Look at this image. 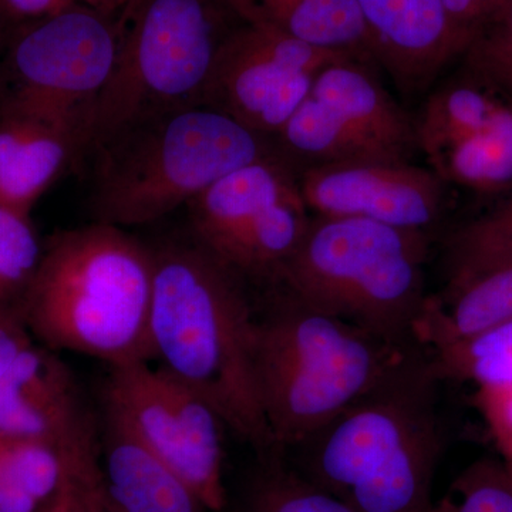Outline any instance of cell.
<instances>
[{
	"label": "cell",
	"instance_id": "cell-1",
	"mask_svg": "<svg viewBox=\"0 0 512 512\" xmlns=\"http://www.w3.org/2000/svg\"><path fill=\"white\" fill-rule=\"evenodd\" d=\"M151 251L153 359L210 402L259 456H278L256 386V315L245 279L194 238Z\"/></svg>",
	"mask_w": 512,
	"mask_h": 512
},
{
	"label": "cell",
	"instance_id": "cell-2",
	"mask_svg": "<svg viewBox=\"0 0 512 512\" xmlns=\"http://www.w3.org/2000/svg\"><path fill=\"white\" fill-rule=\"evenodd\" d=\"M151 299V248L126 229L92 222L47 241L18 303L46 348L116 366L153 360Z\"/></svg>",
	"mask_w": 512,
	"mask_h": 512
},
{
	"label": "cell",
	"instance_id": "cell-3",
	"mask_svg": "<svg viewBox=\"0 0 512 512\" xmlns=\"http://www.w3.org/2000/svg\"><path fill=\"white\" fill-rule=\"evenodd\" d=\"M278 154L269 137L207 106L148 117L87 154L93 158L90 215L123 229L151 224L224 175Z\"/></svg>",
	"mask_w": 512,
	"mask_h": 512
},
{
	"label": "cell",
	"instance_id": "cell-4",
	"mask_svg": "<svg viewBox=\"0 0 512 512\" xmlns=\"http://www.w3.org/2000/svg\"><path fill=\"white\" fill-rule=\"evenodd\" d=\"M255 318L254 369L276 453L293 448L375 389L407 353L282 291Z\"/></svg>",
	"mask_w": 512,
	"mask_h": 512
},
{
	"label": "cell",
	"instance_id": "cell-5",
	"mask_svg": "<svg viewBox=\"0 0 512 512\" xmlns=\"http://www.w3.org/2000/svg\"><path fill=\"white\" fill-rule=\"evenodd\" d=\"M430 235L362 220L315 217L274 282L312 308L399 345L426 302Z\"/></svg>",
	"mask_w": 512,
	"mask_h": 512
},
{
	"label": "cell",
	"instance_id": "cell-6",
	"mask_svg": "<svg viewBox=\"0 0 512 512\" xmlns=\"http://www.w3.org/2000/svg\"><path fill=\"white\" fill-rule=\"evenodd\" d=\"M237 20L227 0H133L116 66L87 121L82 158L137 121L204 106L212 64Z\"/></svg>",
	"mask_w": 512,
	"mask_h": 512
},
{
	"label": "cell",
	"instance_id": "cell-7",
	"mask_svg": "<svg viewBox=\"0 0 512 512\" xmlns=\"http://www.w3.org/2000/svg\"><path fill=\"white\" fill-rule=\"evenodd\" d=\"M124 13L76 8L13 29L0 63V104L67 121L84 143L94 103L116 66Z\"/></svg>",
	"mask_w": 512,
	"mask_h": 512
},
{
	"label": "cell",
	"instance_id": "cell-8",
	"mask_svg": "<svg viewBox=\"0 0 512 512\" xmlns=\"http://www.w3.org/2000/svg\"><path fill=\"white\" fill-rule=\"evenodd\" d=\"M292 170L278 154L215 181L187 204L192 238L242 278L274 281L312 220Z\"/></svg>",
	"mask_w": 512,
	"mask_h": 512
},
{
	"label": "cell",
	"instance_id": "cell-9",
	"mask_svg": "<svg viewBox=\"0 0 512 512\" xmlns=\"http://www.w3.org/2000/svg\"><path fill=\"white\" fill-rule=\"evenodd\" d=\"M437 376L426 349L414 348L382 382L293 448L302 476L345 498L413 434L439 420Z\"/></svg>",
	"mask_w": 512,
	"mask_h": 512
},
{
	"label": "cell",
	"instance_id": "cell-10",
	"mask_svg": "<svg viewBox=\"0 0 512 512\" xmlns=\"http://www.w3.org/2000/svg\"><path fill=\"white\" fill-rule=\"evenodd\" d=\"M275 137L282 156L303 168L349 161H410L419 148L416 123L367 64L353 59L328 64Z\"/></svg>",
	"mask_w": 512,
	"mask_h": 512
},
{
	"label": "cell",
	"instance_id": "cell-11",
	"mask_svg": "<svg viewBox=\"0 0 512 512\" xmlns=\"http://www.w3.org/2000/svg\"><path fill=\"white\" fill-rule=\"evenodd\" d=\"M350 57L325 52L271 26L241 19L222 40L204 106L271 137L288 123L328 64Z\"/></svg>",
	"mask_w": 512,
	"mask_h": 512
},
{
	"label": "cell",
	"instance_id": "cell-12",
	"mask_svg": "<svg viewBox=\"0 0 512 512\" xmlns=\"http://www.w3.org/2000/svg\"><path fill=\"white\" fill-rule=\"evenodd\" d=\"M298 183L315 217L362 218L429 234L443 215V181L410 161L316 165L302 168Z\"/></svg>",
	"mask_w": 512,
	"mask_h": 512
},
{
	"label": "cell",
	"instance_id": "cell-13",
	"mask_svg": "<svg viewBox=\"0 0 512 512\" xmlns=\"http://www.w3.org/2000/svg\"><path fill=\"white\" fill-rule=\"evenodd\" d=\"M0 437L63 450L100 440L76 376L55 350L32 343L0 380Z\"/></svg>",
	"mask_w": 512,
	"mask_h": 512
},
{
	"label": "cell",
	"instance_id": "cell-14",
	"mask_svg": "<svg viewBox=\"0 0 512 512\" xmlns=\"http://www.w3.org/2000/svg\"><path fill=\"white\" fill-rule=\"evenodd\" d=\"M82 153V133L73 124L0 104V205L30 217L39 198Z\"/></svg>",
	"mask_w": 512,
	"mask_h": 512
},
{
	"label": "cell",
	"instance_id": "cell-15",
	"mask_svg": "<svg viewBox=\"0 0 512 512\" xmlns=\"http://www.w3.org/2000/svg\"><path fill=\"white\" fill-rule=\"evenodd\" d=\"M377 63L403 89H423L461 47L441 0H357Z\"/></svg>",
	"mask_w": 512,
	"mask_h": 512
},
{
	"label": "cell",
	"instance_id": "cell-16",
	"mask_svg": "<svg viewBox=\"0 0 512 512\" xmlns=\"http://www.w3.org/2000/svg\"><path fill=\"white\" fill-rule=\"evenodd\" d=\"M101 483L113 512H205L208 508L170 464L104 413Z\"/></svg>",
	"mask_w": 512,
	"mask_h": 512
},
{
	"label": "cell",
	"instance_id": "cell-17",
	"mask_svg": "<svg viewBox=\"0 0 512 512\" xmlns=\"http://www.w3.org/2000/svg\"><path fill=\"white\" fill-rule=\"evenodd\" d=\"M148 360L110 366L103 389L104 413L119 420L141 443L184 478L183 433L167 375Z\"/></svg>",
	"mask_w": 512,
	"mask_h": 512
},
{
	"label": "cell",
	"instance_id": "cell-18",
	"mask_svg": "<svg viewBox=\"0 0 512 512\" xmlns=\"http://www.w3.org/2000/svg\"><path fill=\"white\" fill-rule=\"evenodd\" d=\"M235 15L255 20L292 39L363 64L376 62L357 0H227Z\"/></svg>",
	"mask_w": 512,
	"mask_h": 512
},
{
	"label": "cell",
	"instance_id": "cell-19",
	"mask_svg": "<svg viewBox=\"0 0 512 512\" xmlns=\"http://www.w3.org/2000/svg\"><path fill=\"white\" fill-rule=\"evenodd\" d=\"M508 320H512V264L446 288L441 295L427 296L414 325V342L430 352Z\"/></svg>",
	"mask_w": 512,
	"mask_h": 512
},
{
	"label": "cell",
	"instance_id": "cell-20",
	"mask_svg": "<svg viewBox=\"0 0 512 512\" xmlns=\"http://www.w3.org/2000/svg\"><path fill=\"white\" fill-rule=\"evenodd\" d=\"M443 450L440 420L413 434L343 500L357 512H430L434 473Z\"/></svg>",
	"mask_w": 512,
	"mask_h": 512
},
{
	"label": "cell",
	"instance_id": "cell-21",
	"mask_svg": "<svg viewBox=\"0 0 512 512\" xmlns=\"http://www.w3.org/2000/svg\"><path fill=\"white\" fill-rule=\"evenodd\" d=\"M163 370L170 384L183 433L184 480L191 485L208 511H221L225 505L222 430L227 426L217 410L200 393Z\"/></svg>",
	"mask_w": 512,
	"mask_h": 512
},
{
	"label": "cell",
	"instance_id": "cell-22",
	"mask_svg": "<svg viewBox=\"0 0 512 512\" xmlns=\"http://www.w3.org/2000/svg\"><path fill=\"white\" fill-rule=\"evenodd\" d=\"M69 454L42 440L0 437V512H40L62 487Z\"/></svg>",
	"mask_w": 512,
	"mask_h": 512
},
{
	"label": "cell",
	"instance_id": "cell-23",
	"mask_svg": "<svg viewBox=\"0 0 512 512\" xmlns=\"http://www.w3.org/2000/svg\"><path fill=\"white\" fill-rule=\"evenodd\" d=\"M423 153L444 184L485 195L512 192V137L507 134H468L426 148Z\"/></svg>",
	"mask_w": 512,
	"mask_h": 512
},
{
	"label": "cell",
	"instance_id": "cell-24",
	"mask_svg": "<svg viewBox=\"0 0 512 512\" xmlns=\"http://www.w3.org/2000/svg\"><path fill=\"white\" fill-rule=\"evenodd\" d=\"M429 355L441 382H471L483 393L512 389V320L463 342L430 350Z\"/></svg>",
	"mask_w": 512,
	"mask_h": 512
},
{
	"label": "cell",
	"instance_id": "cell-25",
	"mask_svg": "<svg viewBox=\"0 0 512 512\" xmlns=\"http://www.w3.org/2000/svg\"><path fill=\"white\" fill-rule=\"evenodd\" d=\"M512 264V192L494 210L467 222L447 247V286Z\"/></svg>",
	"mask_w": 512,
	"mask_h": 512
},
{
	"label": "cell",
	"instance_id": "cell-26",
	"mask_svg": "<svg viewBox=\"0 0 512 512\" xmlns=\"http://www.w3.org/2000/svg\"><path fill=\"white\" fill-rule=\"evenodd\" d=\"M247 512L357 511L338 495L302 476L296 468L285 467L275 456L266 458L265 471L249 495Z\"/></svg>",
	"mask_w": 512,
	"mask_h": 512
},
{
	"label": "cell",
	"instance_id": "cell-27",
	"mask_svg": "<svg viewBox=\"0 0 512 512\" xmlns=\"http://www.w3.org/2000/svg\"><path fill=\"white\" fill-rule=\"evenodd\" d=\"M43 255L29 215L0 205V301L19 302Z\"/></svg>",
	"mask_w": 512,
	"mask_h": 512
},
{
	"label": "cell",
	"instance_id": "cell-28",
	"mask_svg": "<svg viewBox=\"0 0 512 512\" xmlns=\"http://www.w3.org/2000/svg\"><path fill=\"white\" fill-rule=\"evenodd\" d=\"M430 512H512V467L495 460L473 464L434 501Z\"/></svg>",
	"mask_w": 512,
	"mask_h": 512
},
{
	"label": "cell",
	"instance_id": "cell-29",
	"mask_svg": "<svg viewBox=\"0 0 512 512\" xmlns=\"http://www.w3.org/2000/svg\"><path fill=\"white\" fill-rule=\"evenodd\" d=\"M463 66L483 74L512 94V0L464 50Z\"/></svg>",
	"mask_w": 512,
	"mask_h": 512
},
{
	"label": "cell",
	"instance_id": "cell-30",
	"mask_svg": "<svg viewBox=\"0 0 512 512\" xmlns=\"http://www.w3.org/2000/svg\"><path fill=\"white\" fill-rule=\"evenodd\" d=\"M101 483L100 448L69 457V468L60 490L40 512H107Z\"/></svg>",
	"mask_w": 512,
	"mask_h": 512
},
{
	"label": "cell",
	"instance_id": "cell-31",
	"mask_svg": "<svg viewBox=\"0 0 512 512\" xmlns=\"http://www.w3.org/2000/svg\"><path fill=\"white\" fill-rule=\"evenodd\" d=\"M133 0H0V16L15 29L64 10L87 8L123 15Z\"/></svg>",
	"mask_w": 512,
	"mask_h": 512
},
{
	"label": "cell",
	"instance_id": "cell-32",
	"mask_svg": "<svg viewBox=\"0 0 512 512\" xmlns=\"http://www.w3.org/2000/svg\"><path fill=\"white\" fill-rule=\"evenodd\" d=\"M507 0H441L461 55L474 39L495 18Z\"/></svg>",
	"mask_w": 512,
	"mask_h": 512
},
{
	"label": "cell",
	"instance_id": "cell-33",
	"mask_svg": "<svg viewBox=\"0 0 512 512\" xmlns=\"http://www.w3.org/2000/svg\"><path fill=\"white\" fill-rule=\"evenodd\" d=\"M32 343L19 303L0 301V380Z\"/></svg>",
	"mask_w": 512,
	"mask_h": 512
},
{
	"label": "cell",
	"instance_id": "cell-34",
	"mask_svg": "<svg viewBox=\"0 0 512 512\" xmlns=\"http://www.w3.org/2000/svg\"><path fill=\"white\" fill-rule=\"evenodd\" d=\"M487 397L488 407L494 410V419L498 426L505 431V441L512 437V389L501 392L484 393Z\"/></svg>",
	"mask_w": 512,
	"mask_h": 512
},
{
	"label": "cell",
	"instance_id": "cell-35",
	"mask_svg": "<svg viewBox=\"0 0 512 512\" xmlns=\"http://www.w3.org/2000/svg\"><path fill=\"white\" fill-rule=\"evenodd\" d=\"M12 28L6 23V20L0 16V46L3 45V42H8L10 33H12Z\"/></svg>",
	"mask_w": 512,
	"mask_h": 512
},
{
	"label": "cell",
	"instance_id": "cell-36",
	"mask_svg": "<svg viewBox=\"0 0 512 512\" xmlns=\"http://www.w3.org/2000/svg\"><path fill=\"white\" fill-rule=\"evenodd\" d=\"M505 443H508L507 446H508V448H510V451L512 453V437L510 440L505 441Z\"/></svg>",
	"mask_w": 512,
	"mask_h": 512
},
{
	"label": "cell",
	"instance_id": "cell-37",
	"mask_svg": "<svg viewBox=\"0 0 512 512\" xmlns=\"http://www.w3.org/2000/svg\"><path fill=\"white\" fill-rule=\"evenodd\" d=\"M247 2H261V0H247Z\"/></svg>",
	"mask_w": 512,
	"mask_h": 512
},
{
	"label": "cell",
	"instance_id": "cell-38",
	"mask_svg": "<svg viewBox=\"0 0 512 512\" xmlns=\"http://www.w3.org/2000/svg\"><path fill=\"white\" fill-rule=\"evenodd\" d=\"M107 507H109V505H107ZM107 512H113V511H111V510H110V507H109V510H107Z\"/></svg>",
	"mask_w": 512,
	"mask_h": 512
}]
</instances>
